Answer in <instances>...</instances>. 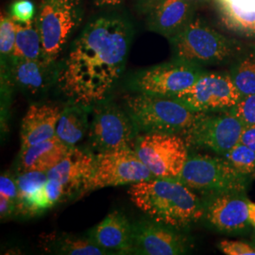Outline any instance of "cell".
<instances>
[{"label":"cell","instance_id":"836d02e7","mask_svg":"<svg viewBox=\"0 0 255 255\" xmlns=\"http://www.w3.org/2000/svg\"><path fill=\"white\" fill-rule=\"evenodd\" d=\"M156 1H158V0H138L137 8L140 9L141 12L145 13V11L148 9V7L151 6ZM185 1H189V2L196 3L198 5H201V4H204V3H208L211 0H185Z\"/></svg>","mask_w":255,"mask_h":255},{"label":"cell","instance_id":"4dcf8cb0","mask_svg":"<svg viewBox=\"0 0 255 255\" xmlns=\"http://www.w3.org/2000/svg\"><path fill=\"white\" fill-rule=\"evenodd\" d=\"M219 249L227 255H255V247L239 240H222L219 243Z\"/></svg>","mask_w":255,"mask_h":255},{"label":"cell","instance_id":"3957f363","mask_svg":"<svg viewBox=\"0 0 255 255\" xmlns=\"http://www.w3.org/2000/svg\"><path fill=\"white\" fill-rule=\"evenodd\" d=\"M138 132L182 134L205 113L197 112L171 96L136 93L124 98Z\"/></svg>","mask_w":255,"mask_h":255},{"label":"cell","instance_id":"44dd1931","mask_svg":"<svg viewBox=\"0 0 255 255\" xmlns=\"http://www.w3.org/2000/svg\"><path fill=\"white\" fill-rule=\"evenodd\" d=\"M92 107L70 102L64 106L56 128V136L70 147L77 146L89 130Z\"/></svg>","mask_w":255,"mask_h":255},{"label":"cell","instance_id":"484cf974","mask_svg":"<svg viewBox=\"0 0 255 255\" xmlns=\"http://www.w3.org/2000/svg\"><path fill=\"white\" fill-rule=\"evenodd\" d=\"M229 74L242 97L255 94V46L237 55Z\"/></svg>","mask_w":255,"mask_h":255},{"label":"cell","instance_id":"5bb4252c","mask_svg":"<svg viewBox=\"0 0 255 255\" xmlns=\"http://www.w3.org/2000/svg\"><path fill=\"white\" fill-rule=\"evenodd\" d=\"M249 205L250 201L242 192L210 196L203 201L202 219L221 233H240L251 224Z\"/></svg>","mask_w":255,"mask_h":255},{"label":"cell","instance_id":"7a4b0ae2","mask_svg":"<svg viewBox=\"0 0 255 255\" xmlns=\"http://www.w3.org/2000/svg\"><path fill=\"white\" fill-rule=\"evenodd\" d=\"M128 193L149 219L181 231L203 217V201L179 179L152 178L131 184Z\"/></svg>","mask_w":255,"mask_h":255},{"label":"cell","instance_id":"f546056e","mask_svg":"<svg viewBox=\"0 0 255 255\" xmlns=\"http://www.w3.org/2000/svg\"><path fill=\"white\" fill-rule=\"evenodd\" d=\"M18 23L32 21L35 15V6L31 0H16L10 5V14Z\"/></svg>","mask_w":255,"mask_h":255},{"label":"cell","instance_id":"9c48e42d","mask_svg":"<svg viewBox=\"0 0 255 255\" xmlns=\"http://www.w3.org/2000/svg\"><path fill=\"white\" fill-rule=\"evenodd\" d=\"M187 146L178 134L146 132L137 135L133 148L154 178L179 179L189 156Z\"/></svg>","mask_w":255,"mask_h":255},{"label":"cell","instance_id":"8fae6325","mask_svg":"<svg viewBox=\"0 0 255 255\" xmlns=\"http://www.w3.org/2000/svg\"><path fill=\"white\" fill-rule=\"evenodd\" d=\"M244 127L231 111L215 116L205 113L181 135L187 146L225 155L240 143Z\"/></svg>","mask_w":255,"mask_h":255},{"label":"cell","instance_id":"6da1fadb","mask_svg":"<svg viewBox=\"0 0 255 255\" xmlns=\"http://www.w3.org/2000/svg\"><path fill=\"white\" fill-rule=\"evenodd\" d=\"M131 35L129 25L120 17L90 22L57 69L59 90L70 102L84 106L106 101L126 66Z\"/></svg>","mask_w":255,"mask_h":255},{"label":"cell","instance_id":"8992f818","mask_svg":"<svg viewBox=\"0 0 255 255\" xmlns=\"http://www.w3.org/2000/svg\"><path fill=\"white\" fill-rule=\"evenodd\" d=\"M152 178L153 175L140 160L133 147L97 153L91 175L82 185L77 199L101 188L133 184Z\"/></svg>","mask_w":255,"mask_h":255},{"label":"cell","instance_id":"d6986e66","mask_svg":"<svg viewBox=\"0 0 255 255\" xmlns=\"http://www.w3.org/2000/svg\"><path fill=\"white\" fill-rule=\"evenodd\" d=\"M94 162L95 153L74 146L59 164L46 172L47 178L62 182L70 197L73 194L78 196L82 185L91 175Z\"/></svg>","mask_w":255,"mask_h":255},{"label":"cell","instance_id":"d6a6232c","mask_svg":"<svg viewBox=\"0 0 255 255\" xmlns=\"http://www.w3.org/2000/svg\"><path fill=\"white\" fill-rule=\"evenodd\" d=\"M240 143L250 146L255 151V126L244 127L240 137Z\"/></svg>","mask_w":255,"mask_h":255},{"label":"cell","instance_id":"4fadbf2b","mask_svg":"<svg viewBox=\"0 0 255 255\" xmlns=\"http://www.w3.org/2000/svg\"><path fill=\"white\" fill-rule=\"evenodd\" d=\"M191 246L181 230L153 219H141L133 223L132 255H184Z\"/></svg>","mask_w":255,"mask_h":255},{"label":"cell","instance_id":"5b68a950","mask_svg":"<svg viewBox=\"0 0 255 255\" xmlns=\"http://www.w3.org/2000/svg\"><path fill=\"white\" fill-rule=\"evenodd\" d=\"M82 16L83 0H41L35 21L45 63L56 64Z\"/></svg>","mask_w":255,"mask_h":255},{"label":"cell","instance_id":"7c38bea8","mask_svg":"<svg viewBox=\"0 0 255 255\" xmlns=\"http://www.w3.org/2000/svg\"><path fill=\"white\" fill-rule=\"evenodd\" d=\"M171 97L202 113L231 110L242 98L230 74L206 71L189 88Z\"/></svg>","mask_w":255,"mask_h":255},{"label":"cell","instance_id":"7402d4cb","mask_svg":"<svg viewBox=\"0 0 255 255\" xmlns=\"http://www.w3.org/2000/svg\"><path fill=\"white\" fill-rule=\"evenodd\" d=\"M41 246L50 254L64 255H106L109 253L96 245L90 237L67 233H49L41 236Z\"/></svg>","mask_w":255,"mask_h":255},{"label":"cell","instance_id":"4316f807","mask_svg":"<svg viewBox=\"0 0 255 255\" xmlns=\"http://www.w3.org/2000/svg\"><path fill=\"white\" fill-rule=\"evenodd\" d=\"M226 159L238 173L247 176L255 171V151L250 146L238 143L226 153Z\"/></svg>","mask_w":255,"mask_h":255},{"label":"cell","instance_id":"ba28073f","mask_svg":"<svg viewBox=\"0 0 255 255\" xmlns=\"http://www.w3.org/2000/svg\"><path fill=\"white\" fill-rule=\"evenodd\" d=\"M91 115L88 137L96 154L134 147L139 132L126 110L106 100L94 105Z\"/></svg>","mask_w":255,"mask_h":255},{"label":"cell","instance_id":"e0dca14e","mask_svg":"<svg viewBox=\"0 0 255 255\" xmlns=\"http://www.w3.org/2000/svg\"><path fill=\"white\" fill-rule=\"evenodd\" d=\"M5 79L12 82L19 89L31 95L46 90L52 81H56L55 64H47L43 60L2 61Z\"/></svg>","mask_w":255,"mask_h":255},{"label":"cell","instance_id":"83f0119b","mask_svg":"<svg viewBox=\"0 0 255 255\" xmlns=\"http://www.w3.org/2000/svg\"><path fill=\"white\" fill-rule=\"evenodd\" d=\"M16 39V21L10 15H1L0 20V53L1 61H7L14 50Z\"/></svg>","mask_w":255,"mask_h":255},{"label":"cell","instance_id":"52a82bcc","mask_svg":"<svg viewBox=\"0 0 255 255\" xmlns=\"http://www.w3.org/2000/svg\"><path fill=\"white\" fill-rule=\"evenodd\" d=\"M179 180L207 197L244 192L247 185L246 176L238 173L226 158L210 155L188 156Z\"/></svg>","mask_w":255,"mask_h":255},{"label":"cell","instance_id":"d4e9b609","mask_svg":"<svg viewBox=\"0 0 255 255\" xmlns=\"http://www.w3.org/2000/svg\"><path fill=\"white\" fill-rule=\"evenodd\" d=\"M226 26L240 35L255 37V9L237 3L220 2Z\"/></svg>","mask_w":255,"mask_h":255},{"label":"cell","instance_id":"cb8c5ba5","mask_svg":"<svg viewBox=\"0 0 255 255\" xmlns=\"http://www.w3.org/2000/svg\"><path fill=\"white\" fill-rule=\"evenodd\" d=\"M15 181L18 187L17 216L32 217L33 202L47 181V174L43 171L22 172L17 173Z\"/></svg>","mask_w":255,"mask_h":255},{"label":"cell","instance_id":"1f68e13d","mask_svg":"<svg viewBox=\"0 0 255 255\" xmlns=\"http://www.w3.org/2000/svg\"><path fill=\"white\" fill-rule=\"evenodd\" d=\"M0 200H6L14 203H18V187L15 178L9 174H1L0 177Z\"/></svg>","mask_w":255,"mask_h":255},{"label":"cell","instance_id":"30bf717a","mask_svg":"<svg viewBox=\"0 0 255 255\" xmlns=\"http://www.w3.org/2000/svg\"><path fill=\"white\" fill-rule=\"evenodd\" d=\"M204 72L201 65L175 59L138 71L131 77L130 86L136 93L175 96L189 88Z\"/></svg>","mask_w":255,"mask_h":255},{"label":"cell","instance_id":"277c9868","mask_svg":"<svg viewBox=\"0 0 255 255\" xmlns=\"http://www.w3.org/2000/svg\"><path fill=\"white\" fill-rule=\"evenodd\" d=\"M168 40L175 59L201 66L222 64L241 51L240 43L221 34L198 16Z\"/></svg>","mask_w":255,"mask_h":255},{"label":"cell","instance_id":"ffe728a7","mask_svg":"<svg viewBox=\"0 0 255 255\" xmlns=\"http://www.w3.org/2000/svg\"><path fill=\"white\" fill-rule=\"evenodd\" d=\"M70 148L57 136L36 145L21 148L17 173L27 171L47 172L64 159Z\"/></svg>","mask_w":255,"mask_h":255},{"label":"cell","instance_id":"2e32d148","mask_svg":"<svg viewBox=\"0 0 255 255\" xmlns=\"http://www.w3.org/2000/svg\"><path fill=\"white\" fill-rule=\"evenodd\" d=\"M87 236L110 255H132L133 223L120 211L110 213Z\"/></svg>","mask_w":255,"mask_h":255},{"label":"cell","instance_id":"e575fe53","mask_svg":"<svg viewBox=\"0 0 255 255\" xmlns=\"http://www.w3.org/2000/svg\"><path fill=\"white\" fill-rule=\"evenodd\" d=\"M249 210H250V222L253 226L255 227V203L250 201L249 205Z\"/></svg>","mask_w":255,"mask_h":255},{"label":"cell","instance_id":"ac0fdd59","mask_svg":"<svg viewBox=\"0 0 255 255\" xmlns=\"http://www.w3.org/2000/svg\"><path fill=\"white\" fill-rule=\"evenodd\" d=\"M64 107L52 103L31 105L21 124V148H26L56 136L57 124Z\"/></svg>","mask_w":255,"mask_h":255},{"label":"cell","instance_id":"f1b7e54d","mask_svg":"<svg viewBox=\"0 0 255 255\" xmlns=\"http://www.w3.org/2000/svg\"><path fill=\"white\" fill-rule=\"evenodd\" d=\"M245 126H255V94L242 97L237 105L230 110Z\"/></svg>","mask_w":255,"mask_h":255},{"label":"cell","instance_id":"9a60e30c","mask_svg":"<svg viewBox=\"0 0 255 255\" xmlns=\"http://www.w3.org/2000/svg\"><path fill=\"white\" fill-rule=\"evenodd\" d=\"M199 6L185 0H158L145 11L146 27L169 39L195 18Z\"/></svg>","mask_w":255,"mask_h":255},{"label":"cell","instance_id":"d590c367","mask_svg":"<svg viewBox=\"0 0 255 255\" xmlns=\"http://www.w3.org/2000/svg\"><path fill=\"white\" fill-rule=\"evenodd\" d=\"M121 0H96V4L98 6H114V5H118L120 3Z\"/></svg>","mask_w":255,"mask_h":255},{"label":"cell","instance_id":"603a6c76","mask_svg":"<svg viewBox=\"0 0 255 255\" xmlns=\"http://www.w3.org/2000/svg\"><path fill=\"white\" fill-rule=\"evenodd\" d=\"M9 59L43 60L41 36L35 19L27 23L16 22L15 46Z\"/></svg>","mask_w":255,"mask_h":255}]
</instances>
